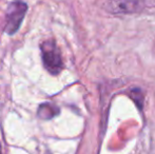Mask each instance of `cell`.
I'll list each match as a JSON object with an SVG mask.
<instances>
[{
	"mask_svg": "<svg viewBox=\"0 0 155 154\" xmlns=\"http://www.w3.org/2000/svg\"><path fill=\"white\" fill-rule=\"evenodd\" d=\"M143 0H111L108 10L113 14H130L143 10Z\"/></svg>",
	"mask_w": 155,
	"mask_h": 154,
	"instance_id": "3957f363",
	"label": "cell"
},
{
	"mask_svg": "<svg viewBox=\"0 0 155 154\" xmlns=\"http://www.w3.org/2000/svg\"><path fill=\"white\" fill-rule=\"evenodd\" d=\"M0 154H2V153H1V149H0Z\"/></svg>",
	"mask_w": 155,
	"mask_h": 154,
	"instance_id": "5b68a950",
	"label": "cell"
},
{
	"mask_svg": "<svg viewBox=\"0 0 155 154\" xmlns=\"http://www.w3.org/2000/svg\"><path fill=\"white\" fill-rule=\"evenodd\" d=\"M58 112V108L52 103H42L38 109V116L42 119H51L57 115Z\"/></svg>",
	"mask_w": 155,
	"mask_h": 154,
	"instance_id": "277c9868",
	"label": "cell"
},
{
	"mask_svg": "<svg viewBox=\"0 0 155 154\" xmlns=\"http://www.w3.org/2000/svg\"><path fill=\"white\" fill-rule=\"evenodd\" d=\"M28 5L22 1H14L8 5L5 15V28L4 31L8 35H13L18 31L25 15L27 14Z\"/></svg>",
	"mask_w": 155,
	"mask_h": 154,
	"instance_id": "7a4b0ae2",
	"label": "cell"
},
{
	"mask_svg": "<svg viewBox=\"0 0 155 154\" xmlns=\"http://www.w3.org/2000/svg\"><path fill=\"white\" fill-rule=\"evenodd\" d=\"M40 48L41 54H42V61L45 69L51 74H58L62 70V60L57 45L54 41L47 40L41 44Z\"/></svg>",
	"mask_w": 155,
	"mask_h": 154,
	"instance_id": "6da1fadb",
	"label": "cell"
}]
</instances>
